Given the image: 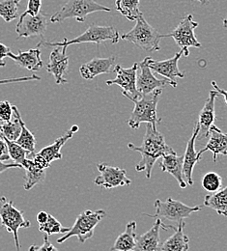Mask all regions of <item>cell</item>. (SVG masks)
<instances>
[{"label": "cell", "instance_id": "cell-26", "mask_svg": "<svg viewBox=\"0 0 227 251\" xmlns=\"http://www.w3.org/2000/svg\"><path fill=\"white\" fill-rule=\"evenodd\" d=\"M13 112H14L13 120L0 125V137L16 142L22 132L23 118L16 105H13Z\"/></svg>", "mask_w": 227, "mask_h": 251}, {"label": "cell", "instance_id": "cell-1", "mask_svg": "<svg viewBox=\"0 0 227 251\" xmlns=\"http://www.w3.org/2000/svg\"><path fill=\"white\" fill-rule=\"evenodd\" d=\"M128 147L132 151L140 153L141 159L136 164L135 170L137 172L145 171L147 179L151 178L152 170L159 158L175 152L166 144L164 135L151 124L146 125V131L141 145L135 146L132 143H129Z\"/></svg>", "mask_w": 227, "mask_h": 251}, {"label": "cell", "instance_id": "cell-15", "mask_svg": "<svg viewBox=\"0 0 227 251\" xmlns=\"http://www.w3.org/2000/svg\"><path fill=\"white\" fill-rule=\"evenodd\" d=\"M183 56V51L180 50V52H177L172 58L163 60V61H156L149 57L148 65L149 68L152 70V72L157 73L158 75H161L164 78L177 82L176 78H184L185 77V72L180 71L178 67V62L180 58Z\"/></svg>", "mask_w": 227, "mask_h": 251}, {"label": "cell", "instance_id": "cell-38", "mask_svg": "<svg viewBox=\"0 0 227 251\" xmlns=\"http://www.w3.org/2000/svg\"><path fill=\"white\" fill-rule=\"evenodd\" d=\"M33 162L35 164V166L41 170H46L47 168H49L50 166V164L42 157L39 153H36L32 157Z\"/></svg>", "mask_w": 227, "mask_h": 251}, {"label": "cell", "instance_id": "cell-43", "mask_svg": "<svg viewBox=\"0 0 227 251\" xmlns=\"http://www.w3.org/2000/svg\"><path fill=\"white\" fill-rule=\"evenodd\" d=\"M212 86L214 87V90L218 93L219 95H222L223 97H224V99H225V100H226V103H227V90H225V89H222L218 84H217V82L215 81V80H213L212 81Z\"/></svg>", "mask_w": 227, "mask_h": 251}, {"label": "cell", "instance_id": "cell-7", "mask_svg": "<svg viewBox=\"0 0 227 251\" xmlns=\"http://www.w3.org/2000/svg\"><path fill=\"white\" fill-rule=\"evenodd\" d=\"M0 222L7 232L13 234L17 251H21L19 230L21 228H29L31 223L25 218L24 212L17 209L14 202L12 200L8 201L5 196L0 197Z\"/></svg>", "mask_w": 227, "mask_h": 251}, {"label": "cell", "instance_id": "cell-32", "mask_svg": "<svg viewBox=\"0 0 227 251\" xmlns=\"http://www.w3.org/2000/svg\"><path fill=\"white\" fill-rule=\"evenodd\" d=\"M39 231L45 233L48 236L53 234H67L70 231V227H63L62 224L51 215L49 216V219L46 223L39 225Z\"/></svg>", "mask_w": 227, "mask_h": 251}, {"label": "cell", "instance_id": "cell-19", "mask_svg": "<svg viewBox=\"0 0 227 251\" xmlns=\"http://www.w3.org/2000/svg\"><path fill=\"white\" fill-rule=\"evenodd\" d=\"M113 66H115V56L108 58H93L89 62L81 65L79 73L84 79L90 80L100 75L110 74Z\"/></svg>", "mask_w": 227, "mask_h": 251}, {"label": "cell", "instance_id": "cell-12", "mask_svg": "<svg viewBox=\"0 0 227 251\" xmlns=\"http://www.w3.org/2000/svg\"><path fill=\"white\" fill-rule=\"evenodd\" d=\"M148 60H149V56L145 57L142 62L138 64V67L140 68V73L137 75L136 86L140 94L142 96L151 94L158 89H162L163 87H165L166 85H170L174 88L177 87L178 85L177 82L170 81L166 78L158 79L157 77H155L152 70L149 68Z\"/></svg>", "mask_w": 227, "mask_h": 251}, {"label": "cell", "instance_id": "cell-41", "mask_svg": "<svg viewBox=\"0 0 227 251\" xmlns=\"http://www.w3.org/2000/svg\"><path fill=\"white\" fill-rule=\"evenodd\" d=\"M10 52V48L5 46L0 42V67H5L6 63L4 62V58L8 56V53Z\"/></svg>", "mask_w": 227, "mask_h": 251}, {"label": "cell", "instance_id": "cell-8", "mask_svg": "<svg viewBox=\"0 0 227 251\" xmlns=\"http://www.w3.org/2000/svg\"><path fill=\"white\" fill-rule=\"evenodd\" d=\"M156 208L155 215H145L152 219H164V220L175 221L177 223L188 219L192 214L200 212L202 210L201 206L190 207L178 200L167 198L165 201L157 199L154 203Z\"/></svg>", "mask_w": 227, "mask_h": 251}, {"label": "cell", "instance_id": "cell-27", "mask_svg": "<svg viewBox=\"0 0 227 251\" xmlns=\"http://www.w3.org/2000/svg\"><path fill=\"white\" fill-rule=\"evenodd\" d=\"M22 166L25 170V176L24 177V180H25L24 188L25 190H30L35 186L42 184L45 181L46 179L45 170H41L37 168L32 159L26 158Z\"/></svg>", "mask_w": 227, "mask_h": 251}, {"label": "cell", "instance_id": "cell-23", "mask_svg": "<svg viewBox=\"0 0 227 251\" xmlns=\"http://www.w3.org/2000/svg\"><path fill=\"white\" fill-rule=\"evenodd\" d=\"M78 126L74 125L69 130H67L63 135H61L59 138H57L51 145H49L45 148H43L39 154L44 157L50 164H51L52 161L61 159L63 155L61 153L62 147L65 145L66 142L70 140L74 134L78 130Z\"/></svg>", "mask_w": 227, "mask_h": 251}, {"label": "cell", "instance_id": "cell-40", "mask_svg": "<svg viewBox=\"0 0 227 251\" xmlns=\"http://www.w3.org/2000/svg\"><path fill=\"white\" fill-rule=\"evenodd\" d=\"M10 159V156L8 153V148L5 143V141L0 137V160L1 161H6Z\"/></svg>", "mask_w": 227, "mask_h": 251}, {"label": "cell", "instance_id": "cell-33", "mask_svg": "<svg viewBox=\"0 0 227 251\" xmlns=\"http://www.w3.org/2000/svg\"><path fill=\"white\" fill-rule=\"evenodd\" d=\"M6 145H7V148H8V153H9V156H10V159H13L15 163H18L20 165H23V163L25 161V159L27 158L28 153L27 151H25L24 148H22L19 144H17L16 142L14 141H10L6 138H3L1 137ZM23 167V166H22Z\"/></svg>", "mask_w": 227, "mask_h": 251}, {"label": "cell", "instance_id": "cell-20", "mask_svg": "<svg viewBox=\"0 0 227 251\" xmlns=\"http://www.w3.org/2000/svg\"><path fill=\"white\" fill-rule=\"evenodd\" d=\"M199 134V126L196 123L194 132L192 137L189 139L186 147V153L183 156V173H184V178L186 179V182L189 186L194 185V180H193V173H194V168H195L196 163L200 160L197 157V153L195 150V140Z\"/></svg>", "mask_w": 227, "mask_h": 251}, {"label": "cell", "instance_id": "cell-30", "mask_svg": "<svg viewBox=\"0 0 227 251\" xmlns=\"http://www.w3.org/2000/svg\"><path fill=\"white\" fill-rule=\"evenodd\" d=\"M22 0H1L0 1V17L10 23L19 17V6Z\"/></svg>", "mask_w": 227, "mask_h": 251}, {"label": "cell", "instance_id": "cell-29", "mask_svg": "<svg viewBox=\"0 0 227 251\" xmlns=\"http://www.w3.org/2000/svg\"><path fill=\"white\" fill-rule=\"evenodd\" d=\"M140 0H115L116 10L129 21H136L142 13L139 9Z\"/></svg>", "mask_w": 227, "mask_h": 251}, {"label": "cell", "instance_id": "cell-28", "mask_svg": "<svg viewBox=\"0 0 227 251\" xmlns=\"http://www.w3.org/2000/svg\"><path fill=\"white\" fill-rule=\"evenodd\" d=\"M227 218V186L217 192L205 196L204 205Z\"/></svg>", "mask_w": 227, "mask_h": 251}, {"label": "cell", "instance_id": "cell-39", "mask_svg": "<svg viewBox=\"0 0 227 251\" xmlns=\"http://www.w3.org/2000/svg\"><path fill=\"white\" fill-rule=\"evenodd\" d=\"M42 0H28L27 3V10L25 12L36 16L41 11Z\"/></svg>", "mask_w": 227, "mask_h": 251}, {"label": "cell", "instance_id": "cell-2", "mask_svg": "<svg viewBox=\"0 0 227 251\" xmlns=\"http://www.w3.org/2000/svg\"><path fill=\"white\" fill-rule=\"evenodd\" d=\"M120 36L118 30L113 26H101L98 25H90L86 31L83 32L79 36L68 40L65 38L62 42H48L42 40L37 48L40 47H59V48H67L72 45L82 44V43H94V44H101L105 41H110L111 44L115 45L119 42Z\"/></svg>", "mask_w": 227, "mask_h": 251}, {"label": "cell", "instance_id": "cell-24", "mask_svg": "<svg viewBox=\"0 0 227 251\" xmlns=\"http://www.w3.org/2000/svg\"><path fill=\"white\" fill-rule=\"evenodd\" d=\"M185 226V221L178 223L174 234L162 243L161 251H188L190 250V239L184 233Z\"/></svg>", "mask_w": 227, "mask_h": 251}, {"label": "cell", "instance_id": "cell-42", "mask_svg": "<svg viewBox=\"0 0 227 251\" xmlns=\"http://www.w3.org/2000/svg\"><path fill=\"white\" fill-rule=\"evenodd\" d=\"M12 168H23V167H22V165H20L18 163H15V162L5 163V162L0 160V174L9 170V169H12Z\"/></svg>", "mask_w": 227, "mask_h": 251}, {"label": "cell", "instance_id": "cell-45", "mask_svg": "<svg viewBox=\"0 0 227 251\" xmlns=\"http://www.w3.org/2000/svg\"><path fill=\"white\" fill-rule=\"evenodd\" d=\"M192 1H195V2H198L199 4L201 5H207L209 3V0H192Z\"/></svg>", "mask_w": 227, "mask_h": 251}, {"label": "cell", "instance_id": "cell-37", "mask_svg": "<svg viewBox=\"0 0 227 251\" xmlns=\"http://www.w3.org/2000/svg\"><path fill=\"white\" fill-rule=\"evenodd\" d=\"M33 80H41V77H40V76H37V75H30V76L0 79V85H1V84H7V83H17V82H25V81H33Z\"/></svg>", "mask_w": 227, "mask_h": 251}, {"label": "cell", "instance_id": "cell-4", "mask_svg": "<svg viewBox=\"0 0 227 251\" xmlns=\"http://www.w3.org/2000/svg\"><path fill=\"white\" fill-rule=\"evenodd\" d=\"M162 38L163 35L151 26L146 22L143 15L136 20L134 27L130 32L121 36L122 40L149 52H155L161 50L160 43Z\"/></svg>", "mask_w": 227, "mask_h": 251}, {"label": "cell", "instance_id": "cell-3", "mask_svg": "<svg viewBox=\"0 0 227 251\" xmlns=\"http://www.w3.org/2000/svg\"><path fill=\"white\" fill-rule=\"evenodd\" d=\"M162 93V89H158L151 94L143 95L140 99L131 100L134 103V108L127 121L130 128L137 129L142 123L151 124L157 127L161 123V119L158 118L157 114V106Z\"/></svg>", "mask_w": 227, "mask_h": 251}, {"label": "cell", "instance_id": "cell-21", "mask_svg": "<svg viewBox=\"0 0 227 251\" xmlns=\"http://www.w3.org/2000/svg\"><path fill=\"white\" fill-rule=\"evenodd\" d=\"M183 159L184 157L178 156L176 152L165 155L162 157V161L160 162V167L163 172H166L172 175L178 182L179 187L182 189H185L187 188L188 184L184 178Z\"/></svg>", "mask_w": 227, "mask_h": 251}, {"label": "cell", "instance_id": "cell-36", "mask_svg": "<svg viewBox=\"0 0 227 251\" xmlns=\"http://www.w3.org/2000/svg\"><path fill=\"white\" fill-rule=\"evenodd\" d=\"M28 251H59L58 249H56L49 240V236L46 235L44 237V244L40 247L36 246V245H33L30 248Z\"/></svg>", "mask_w": 227, "mask_h": 251}, {"label": "cell", "instance_id": "cell-10", "mask_svg": "<svg viewBox=\"0 0 227 251\" xmlns=\"http://www.w3.org/2000/svg\"><path fill=\"white\" fill-rule=\"evenodd\" d=\"M138 64L134 63L129 69H125L120 65L114 66V73L116 74V77L111 80H107L105 83L107 85H118L123 89L122 94L130 100H138L141 98L137 90L136 79H137V70Z\"/></svg>", "mask_w": 227, "mask_h": 251}, {"label": "cell", "instance_id": "cell-9", "mask_svg": "<svg viewBox=\"0 0 227 251\" xmlns=\"http://www.w3.org/2000/svg\"><path fill=\"white\" fill-rule=\"evenodd\" d=\"M197 26L198 23L194 20L193 15H188L181 21L173 31L163 35V37L173 38L177 46L181 48L183 55L188 57L190 55L189 48H201V44L195 37V30Z\"/></svg>", "mask_w": 227, "mask_h": 251}, {"label": "cell", "instance_id": "cell-13", "mask_svg": "<svg viewBox=\"0 0 227 251\" xmlns=\"http://www.w3.org/2000/svg\"><path fill=\"white\" fill-rule=\"evenodd\" d=\"M47 26V17L41 11L36 16H33L27 12H24V14H22L20 17L16 32L19 35V38L43 36L46 33Z\"/></svg>", "mask_w": 227, "mask_h": 251}, {"label": "cell", "instance_id": "cell-6", "mask_svg": "<svg viewBox=\"0 0 227 251\" xmlns=\"http://www.w3.org/2000/svg\"><path fill=\"white\" fill-rule=\"evenodd\" d=\"M106 217V213L103 210L91 211L86 210L80 213L74 225L70 228V231L57 240L58 244H63L68 239L76 237L80 244H84L87 240L94 236V230L98 224Z\"/></svg>", "mask_w": 227, "mask_h": 251}, {"label": "cell", "instance_id": "cell-22", "mask_svg": "<svg viewBox=\"0 0 227 251\" xmlns=\"http://www.w3.org/2000/svg\"><path fill=\"white\" fill-rule=\"evenodd\" d=\"M7 57L11 58L20 67L27 69L31 72H37L44 67V62L41 58V50L39 48L29 50L27 51H23L20 50L18 54H14L10 51Z\"/></svg>", "mask_w": 227, "mask_h": 251}, {"label": "cell", "instance_id": "cell-14", "mask_svg": "<svg viewBox=\"0 0 227 251\" xmlns=\"http://www.w3.org/2000/svg\"><path fill=\"white\" fill-rule=\"evenodd\" d=\"M161 228L165 230H176L175 227L162 223L161 219H155V222L150 230L140 236H136L135 251H161Z\"/></svg>", "mask_w": 227, "mask_h": 251}, {"label": "cell", "instance_id": "cell-5", "mask_svg": "<svg viewBox=\"0 0 227 251\" xmlns=\"http://www.w3.org/2000/svg\"><path fill=\"white\" fill-rule=\"evenodd\" d=\"M95 12H110V8L94 0H69L59 11L51 16L50 22L56 24L69 19H76L78 23H84L86 17Z\"/></svg>", "mask_w": 227, "mask_h": 251}, {"label": "cell", "instance_id": "cell-16", "mask_svg": "<svg viewBox=\"0 0 227 251\" xmlns=\"http://www.w3.org/2000/svg\"><path fill=\"white\" fill-rule=\"evenodd\" d=\"M67 48L57 47L50 55V62L47 65V71L54 76L57 84H64L68 80L65 75L69 69V57L66 55Z\"/></svg>", "mask_w": 227, "mask_h": 251}, {"label": "cell", "instance_id": "cell-31", "mask_svg": "<svg viewBox=\"0 0 227 251\" xmlns=\"http://www.w3.org/2000/svg\"><path fill=\"white\" fill-rule=\"evenodd\" d=\"M22 148L27 151L30 154H35V146H36V138L32 132L27 128L25 123L22 122V132L20 137L16 141Z\"/></svg>", "mask_w": 227, "mask_h": 251}, {"label": "cell", "instance_id": "cell-35", "mask_svg": "<svg viewBox=\"0 0 227 251\" xmlns=\"http://www.w3.org/2000/svg\"><path fill=\"white\" fill-rule=\"evenodd\" d=\"M14 118L13 105L8 100L0 101V120L3 123L10 122Z\"/></svg>", "mask_w": 227, "mask_h": 251}, {"label": "cell", "instance_id": "cell-34", "mask_svg": "<svg viewBox=\"0 0 227 251\" xmlns=\"http://www.w3.org/2000/svg\"><path fill=\"white\" fill-rule=\"evenodd\" d=\"M202 188L206 191L214 193L222 189L223 187V178L220 174L216 172H208L202 178Z\"/></svg>", "mask_w": 227, "mask_h": 251}, {"label": "cell", "instance_id": "cell-18", "mask_svg": "<svg viewBox=\"0 0 227 251\" xmlns=\"http://www.w3.org/2000/svg\"><path fill=\"white\" fill-rule=\"evenodd\" d=\"M210 151L213 153V159L217 161V158L222 156H227V133L216 126H212L209 131V141L206 146L197 153V157L201 159V156Z\"/></svg>", "mask_w": 227, "mask_h": 251}, {"label": "cell", "instance_id": "cell-44", "mask_svg": "<svg viewBox=\"0 0 227 251\" xmlns=\"http://www.w3.org/2000/svg\"><path fill=\"white\" fill-rule=\"evenodd\" d=\"M49 216H50V214H48L47 212H44V211L38 213V215H37V217H36V220H37V222L39 223V225L46 223L47 220L49 219Z\"/></svg>", "mask_w": 227, "mask_h": 251}, {"label": "cell", "instance_id": "cell-11", "mask_svg": "<svg viewBox=\"0 0 227 251\" xmlns=\"http://www.w3.org/2000/svg\"><path fill=\"white\" fill-rule=\"evenodd\" d=\"M100 175L94 179V184L105 189L130 186L131 180L127 177V171L123 168L110 166L106 163H98Z\"/></svg>", "mask_w": 227, "mask_h": 251}, {"label": "cell", "instance_id": "cell-25", "mask_svg": "<svg viewBox=\"0 0 227 251\" xmlns=\"http://www.w3.org/2000/svg\"><path fill=\"white\" fill-rule=\"evenodd\" d=\"M136 222L130 221L125 231L118 236L110 251H135L136 247Z\"/></svg>", "mask_w": 227, "mask_h": 251}, {"label": "cell", "instance_id": "cell-46", "mask_svg": "<svg viewBox=\"0 0 227 251\" xmlns=\"http://www.w3.org/2000/svg\"><path fill=\"white\" fill-rule=\"evenodd\" d=\"M224 27H227V17L224 20Z\"/></svg>", "mask_w": 227, "mask_h": 251}, {"label": "cell", "instance_id": "cell-17", "mask_svg": "<svg viewBox=\"0 0 227 251\" xmlns=\"http://www.w3.org/2000/svg\"><path fill=\"white\" fill-rule=\"evenodd\" d=\"M218 96L219 94L215 90H211L209 92V98L205 101V104L199 113L198 122H197V124L199 126V134L197 136L198 139L208 137L210 128L212 126H214L216 117H217L215 103Z\"/></svg>", "mask_w": 227, "mask_h": 251}]
</instances>
